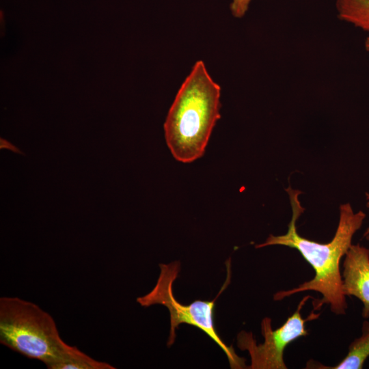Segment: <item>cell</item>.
<instances>
[{
	"mask_svg": "<svg viewBox=\"0 0 369 369\" xmlns=\"http://www.w3.org/2000/svg\"><path fill=\"white\" fill-rule=\"evenodd\" d=\"M286 191L292 208L287 232L278 236L270 234L265 242L255 247L282 245L295 249L311 265L315 275L312 279L296 288L277 292L273 299L280 301L296 293L315 291L321 294L322 298L313 302L314 310H319L324 304H328L333 313L345 314L347 303L342 289L340 264L352 245L354 234L361 227L366 214L361 210L355 213L349 203L342 204L334 236L329 243H318L301 236L297 232V221L305 210L299 199L301 192L290 187Z\"/></svg>",
	"mask_w": 369,
	"mask_h": 369,
	"instance_id": "1",
	"label": "cell"
},
{
	"mask_svg": "<svg viewBox=\"0 0 369 369\" xmlns=\"http://www.w3.org/2000/svg\"><path fill=\"white\" fill-rule=\"evenodd\" d=\"M220 96L221 87L204 62L197 61L179 88L163 126L167 147L178 161L191 163L204 154L221 118Z\"/></svg>",
	"mask_w": 369,
	"mask_h": 369,
	"instance_id": "2",
	"label": "cell"
},
{
	"mask_svg": "<svg viewBox=\"0 0 369 369\" xmlns=\"http://www.w3.org/2000/svg\"><path fill=\"white\" fill-rule=\"evenodd\" d=\"M0 343L55 369L80 350L66 343L53 318L38 305L16 297L0 298Z\"/></svg>",
	"mask_w": 369,
	"mask_h": 369,
	"instance_id": "3",
	"label": "cell"
},
{
	"mask_svg": "<svg viewBox=\"0 0 369 369\" xmlns=\"http://www.w3.org/2000/svg\"><path fill=\"white\" fill-rule=\"evenodd\" d=\"M227 277L217 297L212 301L195 300L189 305L180 303L174 297L173 284L180 270L178 261L169 264H160V274L152 290L148 294L137 298V302L143 307L155 304L165 306L170 314V331L167 346H171L176 339V329L186 323L203 331L226 353L231 368H246L245 359L238 357L232 346H228L219 336L214 324L215 301L230 283V258L226 262Z\"/></svg>",
	"mask_w": 369,
	"mask_h": 369,
	"instance_id": "4",
	"label": "cell"
},
{
	"mask_svg": "<svg viewBox=\"0 0 369 369\" xmlns=\"http://www.w3.org/2000/svg\"><path fill=\"white\" fill-rule=\"evenodd\" d=\"M311 298L305 296L299 303L296 311L286 322L276 329L271 327V319L265 317L261 322V333L264 342L257 344L252 333L241 331L237 336V346L242 351H247L251 357V369H286L284 359V350L289 344L298 338L308 335L305 327L307 321L316 319L320 313L314 310L306 318H303V306Z\"/></svg>",
	"mask_w": 369,
	"mask_h": 369,
	"instance_id": "5",
	"label": "cell"
},
{
	"mask_svg": "<svg viewBox=\"0 0 369 369\" xmlns=\"http://www.w3.org/2000/svg\"><path fill=\"white\" fill-rule=\"evenodd\" d=\"M342 266L344 295L359 299L364 306L362 317L369 318V249L352 244L344 256Z\"/></svg>",
	"mask_w": 369,
	"mask_h": 369,
	"instance_id": "6",
	"label": "cell"
},
{
	"mask_svg": "<svg viewBox=\"0 0 369 369\" xmlns=\"http://www.w3.org/2000/svg\"><path fill=\"white\" fill-rule=\"evenodd\" d=\"M369 357V321L364 320L361 327V335L355 338L349 345L344 358L333 366H326L314 361L307 363V368L320 369H361Z\"/></svg>",
	"mask_w": 369,
	"mask_h": 369,
	"instance_id": "7",
	"label": "cell"
},
{
	"mask_svg": "<svg viewBox=\"0 0 369 369\" xmlns=\"http://www.w3.org/2000/svg\"><path fill=\"white\" fill-rule=\"evenodd\" d=\"M338 18L369 33V0H336Z\"/></svg>",
	"mask_w": 369,
	"mask_h": 369,
	"instance_id": "8",
	"label": "cell"
},
{
	"mask_svg": "<svg viewBox=\"0 0 369 369\" xmlns=\"http://www.w3.org/2000/svg\"><path fill=\"white\" fill-rule=\"evenodd\" d=\"M253 0H232L230 9L232 14L236 18H242L247 12L249 5Z\"/></svg>",
	"mask_w": 369,
	"mask_h": 369,
	"instance_id": "9",
	"label": "cell"
},
{
	"mask_svg": "<svg viewBox=\"0 0 369 369\" xmlns=\"http://www.w3.org/2000/svg\"><path fill=\"white\" fill-rule=\"evenodd\" d=\"M0 148L1 149L6 148V149H8L10 150H12V152H14L15 153H18V154H21L25 155V154L23 153L19 148H18L16 146L13 145L12 143H10V141H8L6 139H3V138L0 139Z\"/></svg>",
	"mask_w": 369,
	"mask_h": 369,
	"instance_id": "10",
	"label": "cell"
},
{
	"mask_svg": "<svg viewBox=\"0 0 369 369\" xmlns=\"http://www.w3.org/2000/svg\"><path fill=\"white\" fill-rule=\"evenodd\" d=\"M366 200H367L366 206H367L368 208L369 209V193H366ZM364 236H369V227H368V228H367V230L365 231V232H364Z\"/></svg>",
	"mask_w": 369,
	"mask_h": 369,
	"instance_id": "11",
	"label": "cell"
},
{
	"mask_svg": "<svg viewBox=\"0 0 369 369\" xmlns=\"http://www.w3.org/2000/svg\"><path fill=\"white\" fill-rule=\"evenodd\" d=\"M364 46L366 51L369 52V36H368L365 40Z\"/></svg>",
	"mask_w": 369,
	"mask_h": 369,
	"instance_id": "12",
	"label": "cell"
}]
</instances>
